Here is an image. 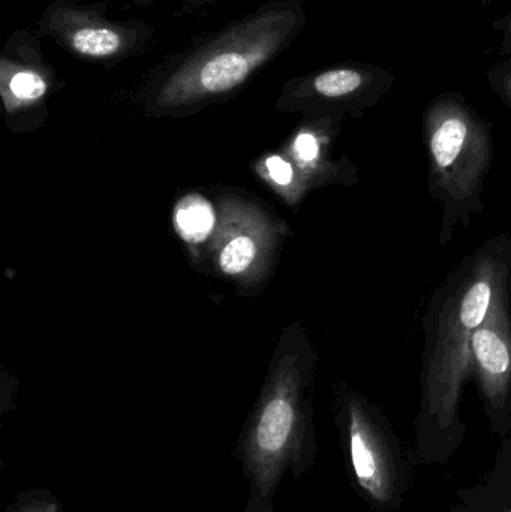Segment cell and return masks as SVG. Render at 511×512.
<instances>
[{"instance_id": "cell-3", "label": "cell", "mask_w": 511, "mask_h": 512, "mask_svg": "<svg viewBox=\"0 0 511 512\" xmlns=\"http://www.w3.org/2000/svg\"><path fill=\"white\" fill-rule=\"evenodd\" d=\"M470 373L495 411L511 396V288L489 310L471 339Z\"/></svg>"}, {"instance_id": "cell-12", "label": "cell", "mask_w": 511, "mask_h": 512, "mask_svg": "<svg viewBox=\"0 0 511 512\" xmlns=\"http://www.w3.org/2000/svg\"><path fill=\"white\" fill-rule=\"evenodd\" d=\"M294 149H296L297 156L312 167H317L323 161V144L318 135L312 134V132L300 134L294 143Z\"/></svg>"}, {"instance_id": "cell-2", "label": "cell", "mask_w": 511, "mask_h": 512, "mask_svg": "<svg viewBox=\"0 0 511 512\" xmlns=\"http://www.w3.org/2000/svg\"><path fill=\"white\" fill-rule=\"evenodd\" d=\"M428 191L441 206L438 243L447 246L456 228L470 227L485 212L486 179L494 161L491 125L461 98L444 95L423 114Z\"/></svg>"}, {"instance_id": "cell-10", "label": "cell", "mask_w": 511, "mask_h": 512, "mask_svg": "<svg viewBox=\"0 0 511 512\" xmlns=\"http://www.w3.org/2000/svg\"><path fill=\"white\" fill-rule=\"evenodd\" d=\"M6 512H63L56 496L45 489H32L20 493Z\"/></svg>"}, {"instance_id": "cell-11", "label": "cell", "mask_w": 511, "mask_h": 512, "mask_svg": "<svg viewBox=\"0 0 511 512\" xmlns=\"http://www.w3.org/2000/svg\"><path fill=\"white\" fill-rule=\"evenodd\" d=\"M11 92L23 101H35L47 92V84L35 72L23 71L11 78Z\"/></svg>"}, {"instance_id": "cell-1", "label": "cell", "mask_w": 511, "mask_h": 512, "mask_svg": "<svg viewBox=\"0 0 511 512\" xmlns=\"http://www.w3.org/2000/svg\"><path fill=\"white\" fill-rule=\"evenodd\" d=\"M511 288L509 234L486 240L435 289L423 316L422 384L426 411L441 423L455 414L470 375L471 339Z\"/></svg>"}, {"instance_id": "cell-14", "label": "cell", "mask_w": 511, "mask_h": 512, "mask_svg": "<svg viewBox=\"0 0 511 512\" xmlns=\"http://www.w3.org/2000/svg\"><path fill=\"white\" fill-rule=\"evenodd\" d=\"M503 96L504 99H506V101L511 105V81H509V83H504Z\"/></svg>"}, {"instance_id": "cell-4", "label": "cell", "mask_w": 511, "mask_h": 512, "mask_svg": "<svg viewBox=\"0 0 511 512\" xmlns=\"http://www.w3.org/2000/svg\"><path fill=\"white\" fill-rule=\"evenodd\" d=\"M278 36L275 30H255L234 38L204 59L195 63L185 81L194 84V92L224 93L246 80L275 50Z\"/></svg>"}, {"instance_id": "cell-9", "label": "cell", "mask_w": 511, "mask_h": 512, "mask_svg": "<svg viewBox=\"0 0 511 512\" xmlns=\"http://www.w3.org/2000/svg\"><path fill=\"white\" fill-rule=\"evenodd\" d=\"M254 240L246 236L234 237L225 245L219 256L222 270L228 274H239L252 264L255 258Z\"/></svg>"}, {"instance_id": "cell-7", "label": "cell", "mask_w": 511, "mask_h": 512, "mask_svg": "<svg viewBox=\"0 0 511 512\" xmlns=\"http://www.w3.org/2000/svg\"><path fill=\"white\" fill-rule=\"evenodd\" d=\"M315 92L327 99L365 98L363 92L369 83L362 72L356 69L342 68L323 72L312 83Z\"/></svg>"}, {"instance_id": "cell-5", "label": "cell", "mask_w": 511, "mask_h": 512, "mask_svg": "<svg viewBox=\"0 0 511 512\" xmlns=\"http://www.w3.org/2000/svg\"><path fill=\"white\" fill-rule=\"evenodd\" d=\"M350 456L357 480L365 489L380 486V463L372 444V424L365 406L357 399L347 402Z\"/></svg>"}, {"instance_id": "cell-8", "label": "cell", "mask_w": 511, "mask_h": 512, "mask_svg": "<svg viewBox=\"0 0 511 512\" xmlns=\"http://www.w3.org/2000/svg\"><path fill=\"white\" fill-rule=\"evenodd\" d=\"M72 47L89 57H107L119 51L122 39L116 32L102 27H87L72 35Z\"/></svg>"}, {"instance_id": "cell-13", "label": "cell", "mask_w": 511, "mask_h": 512, "mask_svg": "<svg viewBox=\"0 0 511 512\" xmlns=\"http://www.w3.org/2000/svg\"><path fill=\"white\" fill-rule=\"evenodd\" d=\"M267 170H269L270 177H272L278 185L287 186L293 182V167H291L288 162H285L284 159L276 158V156L269 158V161H267Z\"/></svg>"}, {"instance_id": "cell-6", "label": "cell", "mask_w": 511, "mask_h": 512, "mask_svg": "<svg viewBox=\"0 0 511 512\" xmlns=\"http://www.w3.org/2000/svg\"><path fill=\"white\" fill-rule=\"evenodd\" d=\"M176 225L186 242H204L215 227V213L200 195H189L177 206Z\"/></svg>"}]
</instances>
